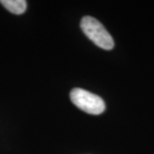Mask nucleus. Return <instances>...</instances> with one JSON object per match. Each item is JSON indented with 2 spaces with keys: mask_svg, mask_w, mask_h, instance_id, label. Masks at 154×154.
Here are the masks:
<instances>
[{
  "mask_svg": "<svg viewBox=\"0 0 154 154\" xmlns=\"http://www.w3.org/2000/svg\"><path fill=\"white\" fill-rule=\"evenodd\" d=\"M80 25L84 34L100 48L111 50L114 47L112 36L97 19L91 16H85L82 18Z\"/></svg>",
  "mask_w": 154,
  "mask_h": 154,
  "instance_id": "f257e3e1",
  "label": "nucleus"
},
{
  "mask_svg": "<svg viewBox=\"0 0 154 154\" xmlns=\"http://www.w3.org/2000/svg\"><path fill=\"white\" fill-rule=\"evenodd\" d=\"M70 99L75 106L92 115L101 114L105 110V103L100 96L81 88L70 92Z\"/></svg>",
  "mask_w": 154,
  "mask_h": 154,
  "instance_id": "f03ea898",
  "label": "nucleus"
},
{
  "mask_svg": "<svg viewBox=\"0 0 154 154\" xmlns=\"http://www.w3.org/2000/svg\"><path fill=\"white\" fill-rule=\"evenodd\" d=\"M0 3L14 14H22L25 12L27 2L25 0H1Z\"/></svg>",
  "mask_w": 154,
  "mask_h": 154,
  "instance_id": "7ed1b4c3",
  "label": "nucleus"
}]
</instances>
